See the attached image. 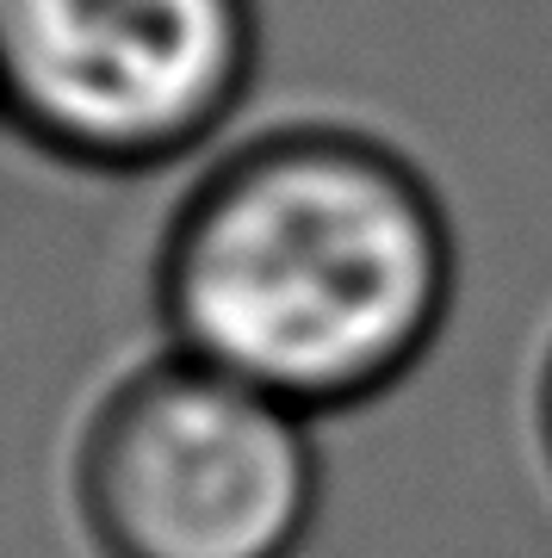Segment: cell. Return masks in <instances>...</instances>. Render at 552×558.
Returning <instances> with one entry per match:
<instances>
[{"label": "cell", "mask_w": 552, "mask_h": 558, "mask_svg": "<svg viewBox=\"0 0 552 558\" xmlns=\"http://www.w3.org/2000/svg\"><path fill=\"white\" fill-rule=\"evenodd\" d=\"M454 292L447 199L397 143L341 119L230 143L156 242L161 348L311 422L392 398L434 354Z\"/></svg>", "instance_id": "6da1fadb"}, {"label": "cell", "mask_w": 552, "mask_h": 558, "mask_svg": "<svg viewBox=\"0 0 552 558\" xmlns=\"http://www.w3.org/2000/svg\"><path fill=\"white\" fill-rule=\"evenodd\" d=\"M69 497L94 558H298L323 515L316 422L161 348L87 410Z\"/></svg>", "instance_id": "7a4b0ae2"}, {"label": "cell", "mask_w": 552, "mask_h": 558, "mask_svg": "<svg viewBox=\"0 0 552 558\" xmlns=\"http://www.w3.org/2000/svg\"><path fill=\"white\" fill-rule=\"evenodd\" d=\"M255 69V0H0L7 131L81 174H161L212 149Z\"/></svg>", "instance_id": "3957f363"}, {"label": "cell", "mask_w": 552, "mask_h": 558, "mask_svg": "<svg viewBox=\"0 0 552 558\" xmlns=\"http://www.w3.org/2000/svg\"><path fill=\"white\" fill-rule=\"evenodd\" d=\"M540 440H547V453H552V354L540 366Z\"/></svg>", "instance_id": "277c9868"}, {"label": "cell", "mask_w": 552, "mask_h": 558, "mask_svg": "<svg viewBox=\"0 0 552 558\" xmlns=\"http://www.w3.org/2000/svg\"><path fill=\"white\" fill-rule=\"evenodd\" d=\"M0 131H7V100H0Z\"/></svg>", "instance_id": "5b68a950"}]
</instances>
